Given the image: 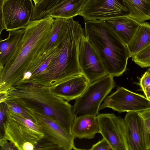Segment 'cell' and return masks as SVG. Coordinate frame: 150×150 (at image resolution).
Listing matches in <instances>:
<instances>
[{
    "mask_svg": "<svg viewBox=\"0 0 150 150\" xmlns=\"http://www.w3.org/2000/svg\"><path fill=\"white\" fill-rule=\"evenodd\" d=\"M54 19L49 16L30 21L14 51L0 68V96L6 93L38 63L50 38Z\"/></svg>",
    "mask_w": 150,
    "mask_h": 150,
    "instance_id": "obj_1",
    "label": "cell"
},
{
    "mask_svg": "<svg viewBox=\"0 0 150 150\" xmlns=\"http://www.w3.org/2000/svg\"><path fill=\"white\" fill-rule=\"evenodd\" d=\"M4 101L15 103L24 109L45 115L71 134L75 118L73 106L50 87L30 82L17 85L0 96V103Z\"/></svg>",
    "mask_w": 150,
    "mask_h": 150,
    "instance_id": "obj_2",
    "label": "cell"
},
{
    "mask_svg": "<svg viewBox=\"0 0 150 150\" xmlns=\"http://www.w3.org/2000/svg\"><path fill=\"white\" fill-rule=\"evenodd\" d=\"M84 25L85 36L97 51L108 74L121 75L131 57L127 45L104 20L86 21Z\"/></svg>",
    "mask_w": 150,
    "mask_h": 150,
    "instance_id": "obj_3",
    "label": "cell"
},
{
    "mask_svg": "<svg viewBox=\"0 0 150 150\" xmlns=\"http://www.w3.org/2000/svg\"><path fill=\"white\" fill-rule=\"evenodd\" d=\"M84 34L79 22L71 18L59 54L45 71L31 82L52 89L67 78L82 74L78 54L80 41Z\"/></svg>",
    "mask_w": 150,
    "mask_h": 150,
    "instance_id": "obj_4",
    "label": "cell"
},
{
    "mask_svg": "<svg viewBox=\"0 0 150 150\" xmlns=\"http://www.w3.org/2000/svg\"><path fill=\"white\" fill-rule=\"evenodd\" d=\"M3 129L4 138L17 150H35L44 134L31 119L16 113L7 107Z\"/></svg>",
    "mask_w": 150,
    "mask_h": 150,
    "instance_id": "obj_5",
    "label": "cell"
},
{
    "mask_svg": "<svg viewBox=\"0 0 150 150\" xmlns=\"http://www.w3.org/2000/svg\"><path fill=\"white\" fill-rule=\"evenodd\" d=\"M24 109L44 134L35 150L76 149L74 146V136L57 122L42 114Z\"/></svg>",
    "mask_w": 150,
    "mask_h": 150,
    "instance_id": "obj_6",
    "label": "cell"
},
{
    "mask_svg": "<svg viewBox=\"0 0 150 150\" xmlns=\"http://www.w3.org/2000/svg\"><path fill=\"white\" fill-rule=\"evenodd\" d=\"M114 76L108 74L89 84L83 94L76 98L73 106L75 117L88 114L96 116L105 98L116 86Z\"/></svg>",
    "mask_w": 150,
    "mask_h": 150,
    "instance_id": "obj_7",
    "label": "cell"
},
{
    "mask_svg": "<svg viewBox=\"0 0 150 150\" xmlns=\"http://www.w3.org/2000/svg\"><path fill=\"white\" fill-rule=\"evenodd\" d=\"M105 108L119 112H138L150 109V100L122 87H118L115 92L105 98L99 110Z\"/></svg>",
    "mask_w": 150,
    "mask_h": 150,
    "instance_id": "obj_8",
    "label": "cell"
},
{
    "mask_svg": "<svg viewBox=\"0 0 150 150\" xmlns=\"http://www.w3.org/2000/svg\"><path fill=\"white\" fill-rule=\"evenodd\" d=\"M99 133L112 150H129L124 119L113 113L98 114L96 116Z\"/></svg>",
    "mask_w": 150,
    "mask_h": 150,
    "instance_id": "obj_9",
    "label": "cell"
},
{
    "mask_svg": "<svg viewBox=\"0 0 150 150\" xmlns=\"http://www.w3.org/2000/svg\"><path fill=\"white\" fill-rule=\"evenodd\" d=\"M87 0H42L34 6L33 20L48 16L53 18H69L78 15Z\"/></svg>",
    "mask_w": 150,
    "mask_h": 150,
    "instance_id": "obj_10",
    "label": "cell"
},
{
    "mask_svg": "<svg viewBox=\"0 0 150 150\" xmlns=\"http://www.w3.org/2000/svg\"><path fill=\"white\" fill-rule=\"evenodd\" d=\"M78 58L81 73L90 84L108 74L98 54L85 34L80 41Z\"/></svg>",
    "mask_w": 150,
    "mask_h": 150,
    "instance_id": "obj_11",
    "label": "cell"
},
{
    "mask_svg": "<svg viewBox=\"0 0 150 150\" xmlns=\"http://www.w3.org/2000/svg\"><path fill=\"white\" fill-rule=\"evenodd\" d=\"M34 9L31 0H5L3 12L6 31L25 29Z\"/></svg>",
    "mask_w": 150,
    "mask_h": 150,
    "instance_id": "obj_12",
    "label": "cell"
},
{
    "mask_svg": "<svg viewBox=\"0 0 150 150\" xmlns=\"http://www.w3.org/2000/svg\"><path fill=\"white\" fill-rule=\"evenodd\" d=\"M128 13L122 0H87L78 15L86 21L105 20Z\"/></svg>",
    "mask_w": 150,
    "mask_h": 150,
    "instance_id": "obj_13",
    "label": "cell"
},
{
    "mask_svg": "<svg viewBox=\"0 0 150 150\" xmlns=\"http://www.w3.org/2000/svg\"><path fill=\"white\" fill-rule=\"evenodd\" d=\"M129 150H146L143 120L137 112H127L124 118Z\"/></svg>",
    "mask_w": 150,
    "mask_h": 150,
    "instance_id": "obj_14",
    "label": "cell"
},
{
    "mask_svg": "<svg viewBox=\"0 0 150 150\" xmlns=\"http://www.w3.org/2000/svg\"><path fill=\"white\" fill-rule=\"evenodd\" d=\"M90 83L82 74L71 76L51 89L56 94L69 102L81 96Z\"/></svg>",
    "mask_w": 150,
    "mask_h": 150,
    "instance_id": "obj_15",
    "label": "cell"
},
{
    "mask_svg": "<svg viewBox=\"0 0 150 150\" xmlns=\"http://www.w3.org/2000/svg\"><path fill=\"white\" fill-rule=\"evenodd\" d=\"M71 18H58L54 19L50 38L39 62L40 66L60 46L69 27Z\"/></svg>",
    "mask_w": 150,
    "mask_h": 150,
    "instance_id": "obj_16",
    "label": "cell"
},
{
    "mask_svg": "<svg viewBox=\"0 0 150 150\" xmlns=\"http://www.w3.org/2000/svg\"><path fill=\"white\" fill-rule=\"evenodd\" d=\"M71 133L75 138L91 139L99 133V128L96 116L85 114L79 115L74 118Z\"/></svg>",
    "mask_w": 150,
    "mask_h": 150,
    "instance_id": "obj_17",
    "label": "cell"
},
{
    "mask_svg": "<svg viewBox=\"0 0 150 150\" xmlns=\"http://www.w3.org/2000/svg\"><path fill=\"white\" fill-rule=\"evenodd\" d=\"M104 21L127 45L141 23L127 14Z\"/></svg>",
    "mask_w": 150,
    "mask_h": 150,
    "instance_id": "obj_18",
    "label": "cell"
},
{
    "mask_svg": "<svg viewBox=\"0 0 150 150\" xmlns=\"http://www.w3.org/2000/svg\"><path fill=\"white\" fill-rule=\"evenodd\" d=\"M150 45V23H140L133 38L127 45L131 57Z\"/></svg>",
    "mask_w": 150,
    "mask_h": 150,
    "instance_id": "obj_19",
    "label": "cell"
},
{
    "mask_svg": "<svg viewBox=\"0 0 150 150\" xmlns=\"http://www.w3.org/2000/svg\"><path fill=\"white\" fill-rule=\"evenodd\" d=\"M25 29L9 31L8 37L0 41V68H2L12 54L21 39Z\"/></svg>",
    "mask_w": 150,
    "mask_h": 150,
    "instance_id": "obj_20",
    "label": "cell"
},
{
    "mask_svg": "<svg viewBox=\"0 0 150 150\" xmlns=\"http://www.w3.org/2000/svg\"><path fill=\"white\" fill-rule=\"evenodd\" d=\"M128 16L141 23L150 20V0H122Z\"/></svg>",
    "mask_w": 150,
    "mask_h": 150,
    "instance_id": "obj_21",
    "label": "cell"
},
{
    "mask_svg": "<svg viewBox=\"0 0 150 150\" xmlns=\"http://www.w3.org/2000/svg\"><path fill=\"white\" fill-rule=\"evenodd\" d=\"M138 113L143 121L144 138L146 150H150V109Z\"/></svg>",
    "mask_w": 150,
    "mask_h": 150,
    "instance_id": "obj_22",
    "label": "cell"
},
{
    "mask_svg": "<svg viewBox=\"0 0 150 150\" xmlns=\"http://www.w3.org/2000/svg\"><path fill=\"white\" fill-rule=\"evenodd\" d=\"M132 57V60L142 68L150 67V45Z\"/></svg>",
    "mask_w": 150,
    "mask_h": 150,
    "instance_id": "obj_23",
    "label": "cell"
},
{
    "mask_svg": "<svg viewBox=\"0 0 150 150\" xmlns=\"http://www.w3.org/2000/svg\"><path fill=\"white\" fill-rule=\"evenodd\" d=\"M91 150H112L110 145L103 137L100 141L92 145Z\"/></svg>",
    "mask_w": 150,
    "mask_h": 150,
    "instance_id": "obj_24",
    "label": "cell"
},
{
    "mask_svg": "<svg viewBox=\"0 0 150 150\" xmlns=\"http://www.w3.org/2000/svg\"><path fill=\"white\" fill-rule=\"evenodd\" d=\"M139 85L144 92L146 88L150 85V68L145 73L140 79Z\"/></svg>",
    "mask_w": 150,
    "mask_h": 150,
    "instance_id": "obj_25",
    "label": "cell"
},
{
    "mask_svg": "<svg viewBox=\"0 0 150 150\" xmlns=\"http://www.w3.org/2000/svg\"><path fill=\"white\" fill-rule=\"evenodd\" d=\"M0 145L1 149L3 150L16 149L12 144L5 139L3 136H1V135L0 137Z\"/></svg>",
    "mask_w": 150,
    "mask_h": 150,
    "instance_id": "obj_26",
    "label": "cell"
},
{
    "mask_svg": "<svg viewBox=\"0 0 150 150\" xmlns=\"http://www.w3.org/2000/svg\"><path fill=\"white\" fill-rule=\"evenodd\" d=\"M0 107V125L1 129L3 127V124L6 118V112L7 108L6 104L4 102H1Z\"/></svg>",
    "mask_w": 150,
    "mask_h": 150,
    "instance_id": "obj_27",
    "label": "cell"
},
{
    "mask_svg": "<svg viewBox=\"0 0 150 150\" xmlns=\"http://www.w3.org/2000/svg\"><path fill=\"white\" fill-rule=\"evenodd\" d=\"M5 0H0V33L1 34V32L4 29H6L5 25L3 12V7L4 3Z\"/></svg>",
    "mask_w": 150,
    "mask_h": 150,
    "instance_id": "obj_28",
    "label": "cell"
},
{
    "mask_svg": "<svg viewBox=\"0 0 150 150\" xmlns=\"http://www.w3.org/2000/svg\"><path fill=\"white\" fill-rule=\"evenodd\" d=\"M144 93L146 98L147 99L150 100V85L146 88Z\"/></svg>",
    "mask_w": 150,
    "mask_h": 150,
    "instance_id": "obj_29",
    "label": "cell"
},
{
    "mask_svg": "<svg viewBox=\"0 0 150 150\" xmlns=\"http://www.w3.org/2000/svg\"><path fill=\"white\" fill-rule=\"evenodd\" d=\"M42 0H33L34 3V6L36 5L39 3Z\"/></svg>",
    "mask_w": 150,
    "mask_h": 150,
    "instance_id": "obj_30",
    "label": "cell"
},
{
    "mask_svg": "<svg viewBox=\"0 0 150 150\" xmlns=\"http://www.w3.org/2000/svg\"></svg>",
    "mask_w": 150,
    "mask_h": 150,
    "instance_id": "obj_31",
    "label": "cell"
}]
</instances>
